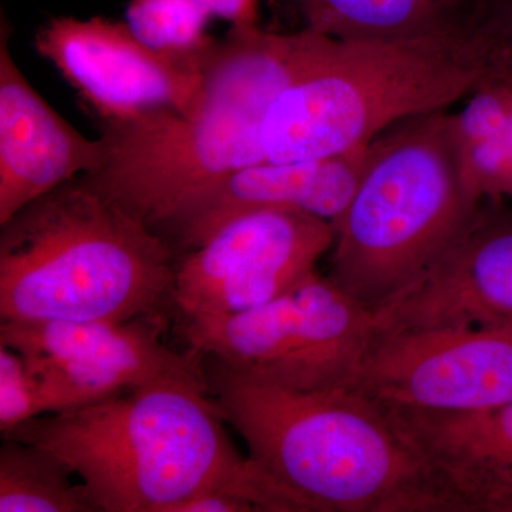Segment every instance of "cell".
<instances>
[{"label":"cell","instance_id":"obj_9","mask_svg":"<svg viewBox=\"0 0 512 512\" xmlns=\"http://www.w3.org/2000/svg\"><path fill=\"white\" fill-rule=\"evenodd\" d=\"M335 241L332 222L293 208H259L225 222L178 256L175 312L231 315L284 295L316 271Z\"/></svg>","mask_w":512,"mask_h":512},{"label":"cell","instance_id":"obj_10","mask_svg":"<svg viewBox=\"0 0 512 512\" xmlns=\"http://www.w3.org/2000/svg\"><path fill=\"white\" fill-rule=\"evenodd\" d=\"M349 390L383 409L471 413L512 402V328L373 333Z\"/></svg>","mask_w":512,"mask_h":512},{"label":"cell","instance_id":"obj_6","mask_svg":"<svg viewBox=\"0 0 512 512\" xmlns=\"http://www.w3.org/2000/svg\"><path fill=\"white\" fill-rule=\"evenodd\" d=\"M484 76L468 23L403 39H333L266 114L265 163L319 160L369 146L399 121L466 99Z\"/></svg>","mask_w":512,"mask_h":512},{"label":"cell","instance_id":"obj_5","mask_svg":"<svg viewBox=\"0 0 512 512\" xmlns=\"http://www.w3.org/2000/svg\"><path fill=\"white\" fill-rule=\"evenodd\" d=\"M448 109L419 114L370 143L348 207L332 222L328 278L370 312L426 274L480 210Z\"/></svg>","mask_w":512,"mask_h":512},{"label":"cell","instance_id":"obj_2","mask_svg":"<svg viewBox=\"0 0 512 512\" xmlns=\"http://www.w3.org/2000/svg\"><path fill=\"white\" fill-rule=\"evenodd\" d=\"M333 37L231 26L202 62L200 97L185 113L99 124L107 160L90 181L157 232L192 192L265 163L261 133L272 104L318 62Z\"/></svg>","mask_w":512,"mask_h":512},{"label":"cell","instance_id":"obj_12","mask_svg":"<svg viewBox=\"0 0 512 512\" xmlns=\"http://www.w3.org/2000/svg\"><path fill=\"white\" fill-rule=\"evenodd\" d=\"M372 315L377 335L441 326L512 328V205L483 201L437 264Z\"/></svg>","mask_w":512,"mask_h":512},{"label":"cell","instance_id":"obj_7","mask_svg":"<svg viewBox=\"0 0 512 512\" xmlns=\"http://www.w3.org/2000/svg\"><path fill=\"white\" fill-rule=\"evenodd\" d=\"M372 323L369 309L318 271L264 305L183 319L194 352L298 392L349 390L372 342Z\"/></svg>","mask_w":512,"mask_h":512},{"label":"cell","instance_id":"obj_19","mask_svg":"<svg viewBox=\"0 0 512 512\" xmlns=\"http://www.w3.org/2000/svg\"><path fill=\"white\" fill-rule=\"evenodd\" d=\"M52 412L45 387L16 350L0 345V431Z\"/></svg>","mask_w":512,"mask_h":512},{"label":"cell","instance_id":"obj_22","mask_svg":"<svg viewBox=\"0 0 512 512\" xmlns=\"http://www.w3.org/2000/svg\"><path fill=\"white\" fill-rule=\"evenodd\" d=\"M434 2L446 9L447 12L453 13L458 18L466 19L468 22L474 0H434Z\"/></svg>","mask_w":512,"mask_h":512},{"label":"cell","instance_id":"obj_4","mask_svg":"<svg viewBox=\"0 0 512 512\" xmlns=\"http://www.w3.org/2000/svg\"><path fill=\"white\" fill-rule=\"evenodd\" d=\"M0 227L2 322H127L175 312L174 248L86 175Z\"/></svg>","mask_w":512,"mask_h":512},{"label":"cell","instance_id":"obj_1","mask_svg":"<svg viewBox=\"0 0 512 512\" xmlns=\"http://www.w3.org/2000/svg\"><path fill=\"white\" fill-rule=\"evenodd\" d=\"M207 383L158 382L25 421L3 436L62 458L100 512H171L234 491L258 512H313L229 439Z\"/></svg>","mask_w":512,"mask_h":512},{"label":"cell","instance_id":"obj_20","mask_svg":"<svg viewBox=\"0 0 512 512\" xmlns=\"http://www.w3.org/2000/svg\"><path fill=\"white\" fill-rule=\"evenodd\" d=\"M485 76L512 80V0H474L468 16Z\"/></svg>","mask_w":512,"mask_h":512},{"label":"cell","instance_id":"obj_14","mask_svg":"<svg viewBox=\"0 0 512 512\" xmlns=\"http://www.w3.org/2000/svg\"><path fill=\"white\" fill-rule=\"evenodd\" d=\"M107 160L103 138L84 137L29 83L10 50L2 16L0 35V225L30 202Z\"/></svg>","mask_w":512,"mask_h":512},{"label":"cell","instance_id":"obj_18","mask_svg":"<svg viewBox=\"0 0 512 512\" xmlns=\"http://www.w3.org/2000/svg\"><path fill=\"white\" fill-rule=\"evenodd\" d=\"M210 19L231 26L259 25L258 0H131L127 25L158 52L194 57L214 42Z\"/></svg>","mask_w":512,"mask_h":512},{"label":"cell","instance_id":"obj_15","mask_svg":"<svg viewBox=\"0 0 512 512\" xmlns=\"http://www.w3.org/2000/svg\"><path fill=\"white\" fill-rule=\"evenodd\" d=\"M384 410L433 468L456 512H512V402L471 413Z\"/></svg>","mask_w":512,"mask_h":512},{"label":"cell","instance_id":"obj_17","mask_svg":"<svg viewBox=\"0 0 512 512\" xmlns=\"http://www.w3.org/2000/svg\"><path fill=\"white\" fill-rule=\"evenodd\" d=\"M72 468L46 448L5 437L0 512H100Z\"/></svg>","mask_w":512,"mask_h":512},{"label":"cell","instance_id":"obj_8","mask_svg":"<svg viewBox=\"0 0 512 512\" xmlns=\"http://www.w3.org/2000/svg\"><path fill=\"white\" fill-rule=\"evenodd\" d=\"M164 320H10L0 326V345L25 359L45 387L50 413L151 383H207L200 353L165 345Z\"/></svg>","mask_w":512,"mask_h":512},{"label":"cell","instance_id":"obj_21","mask_svg":"<svg viewBox=\"0 0 512 512\" xmlns=\"http://www.w3.org/2000/svg\"><path fill=\"white\" fill-rule=\"evenodd\" d=\"M171 512H258L254 504L234 491L217 490L195 495Z\"/></svg>","mask_w":512,"mask_h":512},{"label":"cell","instance_id":"obj_23","mask_svg":"<svg viewBox=\"0 0 512 512\" xmlns=\"http://www.w3.org/2000/svg\"><path fill=\"white\" fill-rule=\"evenodd\" d=\"M473 5H474V3H473Z\"/></svg>","mask_w":512,"mask_h":512},{"label":"cell","instance_id":"obj_11","mask_svg":"<svg viewBox=\"0 0 512 512\" xmlns=\"http://www.w3.org/2000/svg\"><path fill=\"white\" fill-rule=\"evenodd\" d=\"M40 56L79 93L97 124H128L163 111L185 113L200 97L205 50L177 57L148 46L126 23L60 16L40 26Z\"/></svg>","mask_w":512,"mask_h":512},{"label":"cell","instance_id":"obj_13","mask_svg":"<svg viewBox=\"0 0 512 512\" xmlns=\"http://www.w3.org/2000/svg\"><path fill=\"white\" fill-rule=\"evenodd\" d=\"M369 146L319 160L239 168L192 192L157 232L180 256L231 218L259 208H293L333 222L355 194Z\"/></svg>","mask_w":512,"mask_h":512},{"label":"cell","instance_id":"obj_3","mask_svg":"<svg viewBox=\"0 0 512 512\" xmlns=\"http://www.w3.org/2000/svg\"><path fill=\"white\" fill-rule=\"evenodd\" d=\"M208 393L248 456L315 512H456L389 413L352 390L298 392L202 356Z\"/></svg>","mask_w":512,"mask_h":512},{"label":"cell","instance_id":"obj_16","mask_svg":"<svg viewBox=\"0 0 512 512\" xmlns=\"http://www.w3.org/2000/svg\"><path fill=\"white\" fill-rule=\"evenodd\" d=\"M303 28L338 40L403 39L466 25L434 0H292Z\"/></svg>","mask_w":512,"mask_h":512}]
</instances>
